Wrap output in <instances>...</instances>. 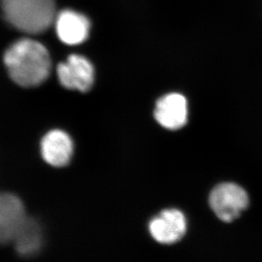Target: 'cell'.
<instances>
[{"mask_svg": "<svg viewBox=\"0 0 262 262\" xmlns=\"http://www.w3.org/2000/svg\"><path fill=\"white\" fill-rule=\"evenodd\" d=\"M149 231L157 242L172 245L182 239L187 232V220L178 209H165L151 220Z\"/></svg>", "mask_w": 262, "mask_h": 262, "instance_id": "6", "label": "cell"}, {"mask_svg": "<svg viewBox=\"0 0 262 262\" xmlns=\"http://www.w3.org/2000/svg\"><path fill=\"white\" fill-rule=\"evenodd\" d=\"M54 23L59 39L68 46L83 43L90 34V20L85 15L74 10H62L56 15Z\"/></svg>", "mask_w": 262, "mask_h": 262, "instance_id": "8", "label": "cell"}, {"mask_svg": "<svg viewBox=\"0 0 262 262\" xmlns=\"http://www.w3.org/2000/svg\"><path fill=\"white\" fill-rule=\"evenodd\" d=\"M57 76L61 85L73 91L86 92L93 85L95 72L91 61L80 55H71L59 64Z\"/></svg>", "mask_w": 262, "mask_h": 262, "instance_id": "4", "label": "cell"}, {"mask_svg": "<svg viewBox=\"0 0 262 262\" xmlns=\"http://www.w3.org/2000/svg\"><path fill=\"white\" fill-rule=\"evenodd\" d=\"M43 242L45 234L42 225L36 218L28 215L12 243L20 256L29 258L40 252Z\"/></svg>", "mask_w": 262, "mask_h": 262, "instance_id": "10", "label": "cell"}, {"mask_svg": "<svg viewBox=\"0 0 262 262\" xmlns=\"http://www.w3.org/2000/svg\"><path fill=\"white\" fill-rule=\"evenodd\" d=\"M4 61L10 78L25 88L43 83L51 73L48 50L31 38H21L12 43L5 51Z\"/></svg>", "mask_w": 262, "mask_h": 262, "instance_id": "1", "label": "cell"}, {"mask_svg": "<svg viewBox=\"0 0 262 262\" xmlns=\"http://www.w3.org/2000/svg\"><path fill=\"white\" fill-rule=\"evenodd\" d=\"M209 205L220 220L231 222L237 219L249 205V196L244 188L234 183H222L212 190Z\"/></svg>", "mask_w": 262, "mask_h": 262, "instance_id": "3", "label": "cell"}, {"mask_svg": "<svg viewBox=\"0 0 262 262\" xmlns=\"http://www.w3.org/2000/svg\"><path fill=\"white\" fill-rule=\"evenodd\" d=\"M73 152V141L65 131L54 129L46 134L42 139V158L51 166L61 168L68 165Z\"/></svg>", "mask_w": 262, "mask_h": 262, "instance_id": "9", "label": "cell"}, {"mask_svg": "<svg viewBox=\"0 0 262 262\" xmlns=\"http://www.w3.org/2000/svg\"><path fill=\"white\" fill-rule=\"evenodd\" d=\"M27 217L20 198L10 192H0V245L13 242Z\"/></svg>", "mask_w": 262, "mask_h": 262, "instance_id": "5", "label": "cell"}, {"mask_svg": "<svg viewBox=\"0 0 262 262\" xmlns=\"http://www.w3.org/2000/svg\"><path fill=\"white\" fill-rule=\"evenodd\" d=\"M1 3L8 23L28 34L46 32L57 15L55 0H2Z\"/></svg>", "mask_w": 262, "mask_h": 262, "instance_id": "2", "label": "cell"}, {"mask_svg": "<svg viewBox=\"0 0 262 262\" xmlns=\"http://www.w3.org/2000/svg\"><path fill=\"white\" fill-rule=\"evenodd\" d=\"M187 99L181 94H168L157 101L154 116L165 129H181L187 124Z\"/></svg>", "mask_w": 262, "mask_h": 262, "instance_id": "7", "label": "cell"}]
</instances>
